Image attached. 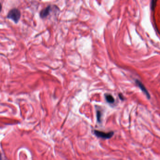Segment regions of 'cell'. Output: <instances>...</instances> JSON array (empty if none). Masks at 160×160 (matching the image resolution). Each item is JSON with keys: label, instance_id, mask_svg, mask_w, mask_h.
<instances>
[{"label": "cell", "instance_id": "cell-10", "mask_svg": "<svg viewBox=\"0 0 160 160\" xmlns=\"http://www.w3.org/2000/svg\"><path fill=\"white\" fill-rule=\"evenodd\" d=\"M0 160H2V156H1V153L0 152Z\"/></svg>", "mask_w": 160, "mask_h": 160}, {"label": "cell", "instance_id": "cell-4", "mask_svg": "<svg viewBox=\"0 0 160 160\" xmlns=\"http://www.w3.org/2000/svg\"><path fill=\"white\" fill-rule=\"evenodd\" d=\"M51 9V7L50 6H49L47 7L46 8H45V9L42 10L40 13V17L42 18H44L46 17L49 14Z\"/></svg>", "mask_w": 160, "mask_h": 160}, {"label": "cell", "instance_id": "cell-3", "mask_svg": "<svg viewBox=\"0 0 160 160\" xmlns=\"http://www.w3.org/2000/svg\"><path fill=\"white\" fill-rule=\"evenodd\" d=\"M136 83L138 85V86H139L141 88V90L143 91L144 94L146 95L147 97L148 98V99H150V94H149V92L147 91L146 88H145L144 85L142 84V83L140 81L138 80L136 81Z\"/></svg>", "mask_w": 160, "mask_h": 160}, {"label": "cell", "instance_id": "cell-8", "mask_svg": "<svg viewBox=\"0 0 160 160\" xmlns=\"http://www.w3.org/2000/svg\"><path fill=\"white\" fill-rule=\"evenodd\" d=\"M119 97H120V98H121V99L122 100H124V97L122 95L120 94V95H119Z\"/></svg>", "mask_w": 160, "mask_h": 160}, {"label": "cell", "instance_id": "cell-9", "mask_svg": "<svg viewBox=\"0 0 160 160\" xmlns=\"http://www.w3.org/2000/svg\"><path fill=\"white\" fill-rule=\"evenodd\" d=\"M1 10H2V5L1 3H0V12H1Z\"/></svg>", "mask_w": 160, "mask_h": 160}, {"label": "cell", "instance_id": "cell-1", "mask_svg": "<svg viewBox=\"0 0 160 160\" xmlns=\"http://www.w3.org/2000/svg\"><path fill=\"white\" fill-rule=\"evenodd\" d=\"M21 16V14L19 10L16 8H14L9 11L7 17L12 20L16 24H17L19 21Z\"/></svg>", "mask_w": 160, "mask_h": 160}, {"label": "cell", "instance_id": "cell-2", "mask_svg": "<svg viewBox=\"0 0 160 160\" xmlns=\"http://www.w3.org/2000/svg\"><path fill=\"white\" fill-rule=\"evenodd\" d=\"M95 134L98 137L103 139H110L114 135L113 131H110L109 132H104L103 131H99L95 130L94 131Z\"/></svg>", "mask_w": 160, "mask_h": 160}, {"label": "cell", "instance_id": "cell-6", "mask_svg": "<svg viewBox=\"0 0 160 160\" xmlns=\"http://www.w3.org/2000/svg\"><path fill=\"white\" fill-rule=\"evenodd\" d=\"M97 120L99 122H101V116H102V113H101V112H100V111L98 110L97 111Z\"/></svg>", "mask_w": 160, "mask_h": 160}, {"label": "cell", "instance_id": "cell-5", "mask_svg": "<svg viewBox=\"0 0 160 160\" xmlns=\"http://www.w3.org/2000/svg\"><path fill=\"white\" fill-rule=\"evenodd\" d=\"M105 99H106L107 101L109 103H113L115 101V100H114L113 96L111 95L107 94V95H105Z\"/></svg>", "mask_w": 160, "mask_h": 160}, {"label": "cell", "instance_id": "cell-7", "mask_svg": "<svg viewBox=\"0 0 160 160\" xmlns=\"http://www.w3.org/2000/svg\"><path fill=\"white\" fill-rule=\"evenodd\" d=\"M156 1H153L152 2L151 9H152V10H154V9H155V6H156Z\"/></svg>", "mask_w": 160, "mask_h": 160}]
</instances>
